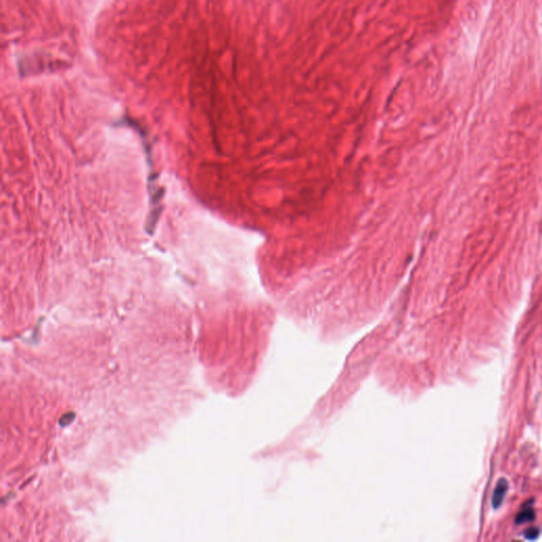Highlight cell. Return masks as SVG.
<instances>
[{"label": "cell", "instance_id": "1", "mask_svg": "<svg viewBox=\"0 0 542 542\" xmlns=\"http://www.w3.org/2000/svg\"><path fill=\"white\" fill-rule=\"evenodd\" d=\"M507 488H508V483L505 479H501L498 482L492 496L493 508H498L499 506L502 504L504 497L506 495V491H507Z\"/></svg>", "mask_w": 542, "mask_h": 542}, {"label": "cell", "instance_id": "2", "mask_svg": "<svg viewBox=\"0 0 542 542\" xmlns=\"http://www.w3.org/2000/svg\"><path fill=\"white\" fill-rule=\"evenodd\" d=\"M532 503H533V500L531 501H528L527 503L524 504V506L522 507V509L518 513V515L516 516V523L519 524H524V523H527V522H532L535 519V510L532 507Z\"/></svg>", "mask_w": 542, "mask_h": 542}, {"label": "cell", "instance_id": "3", "mask_svg": "<svg viewBox=\"0 0 542 542\" xmlns=\"http://www.w3.org/2000/svg\"><path fill=\"white\" fill-rule=\"evenodd\" d=\"M524 535H525V537L528 540H534V539L538 537L539 529L537 527H529V528L526 529L525 533H524Z\"/></svg>", "mask_w": 542, "mask_h": 542}]
</instances>
